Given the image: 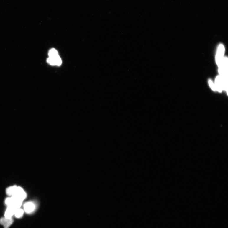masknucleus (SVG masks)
<instances>
[{
    "mask_svg": "<svg viewBox=\"0 0 228 228\" xmlns=\"http://www.w3.org/2000/svg\"><path fill=\"white\" fill-rule=\"evenodd\" d=\"M225 51L224 47L222 45L219 46L216 57V61L217 65L220 68L222 64L224 58V54Z\"/></svg>",
    "mask_w": 228,
    "mask_h": 228,
    "instance_id": "obj_1",
    "label": "nucleus"
},
{
    "mask_svg": "<svg viewBox=\"0 0 228 228\" xmlns=\"http://www.w3.org/2000/svg\"><path fill=\"white\" fill-rule=\"evenodd\" d=\"M12 196L19 200L23 201L26 197L27 195L22 188L19 187H17L14 194Z\"/></svg>",
    "mask_w": 228,
    "mask_h": 228,
    "instance_id": "obj_2",
    "label": "nucleus"
},
{
    "mask_svg": "<svg viewBox=\"0 0 228 228\" xmlns=\"http://www.w3.org/2000/svg\"><path fill=\"white\" fill-rule=\"evenodd\" d=\"M47 61L52 66H60L62 63L61 59L59 55L55 57H49L47 59Z\"/></svg>",
    "mask_w": 228,
    "mask_h": 228,
    "instance_id": "obj_3",
    "label": "nucleus"
},
{
    "mask_svg": "<svg viewBox=\"0 0 228 228\" xmlns=\"http://www.w3.org/2000/svg\"><path fill=\"white\" fill-rule=\"evenodd\" d=\"M215 83L216 90L219 92H221L223 89H225L224 84L220 76L216 77Z\"/></svg>",
    "mask_w": 228,
    "mask_h": 228,
    "instance_id": "obj_4",
    "label": "nucleus"
},
{
    "mask_svg": "<svg viewBox=\"0 0 228 228\" xmlns=\"http://www.w3.org/2000/svg\"><path fill=\"white\" fill-rule=\"evenodd\" d=\"M13 221L12 218H2L0 219V224L3 225L4 228H8L12 224Z\"/></svg>",
    "mask_w": 228,
    "mask_h": 228,
    "instance_id": "obj_5",
    "label": "nucleus"
},
{
    "mask_svg": "<svg viewBox=\"0 0 228 228\" xmlns=\"http://www.w3.org/2000/svg\"><path fill=\"white\" fill-rule=\"evenodd\" d=\"M17 209L12 206H8L5 214V217L11 218L13 215L14 214L16 210Z\"/></svg>",
    "mask_w": 228,
    "mask_h": 228,
    "instance_id": "obj_6",
    "label": "nucleus"
},
{
    "mask_svg": "<svg viewBox=\"0 0 228 228\" xmlns=\"http://www.w3.org/2000/svg\"><path fill=\"white\" fill-rule=\"evenodd\" d=\"M24 208L26 212L31 213L35 209V206L31 202H28L24 205Z\"/></svg>",
    "mask_w": 228,
    "mask_h": 228,
    "instance_id": "obj_7",
    "label": "nucleus"
},
{
    "mask_svg": "<svg viewBox=\"0 0 228 228\" xmlns=\"http://www.w3.org/2000/svg\"><path fill=\"white\" fill-rule=\"evenodd\" d=\"M17 186H14L8 188L6 190L7 194L8 195L12 196L14 194Z\"/></svg>",
    "mask_w": 228,
    "mask_h": 228,
    "instance_id": "obj_8",
    "label": "nucleus"
},
{
    "mask_svg": "<svg viewBox=\"0 0 228 228\" xmlns=\"http://www.w3.org/2000/svg\"><path fill=\"white\" fill-rule=\"evenodd\" d=\"M49 57H55L59 55L58 51L54 48L50 49L49 52Z\"/></svg>",
    "mask_w": 228,
    "mask_h": 228,
    "instance_id": "obj_9",
    "label": "nucleus"
},
{
    "mask_svg": "<svg viewBox=\"0 0 228 228\" xmlns=\"http://www.w3.org/2000/svg\"><path fill=\"white\" fill-rule=\"evenodd\" d=\"M24 213L23 210L22 209L19 208L17 209L15 213V215L17 218H20L22 216Z\"/></svg>",
    "mask_w": 228,
    "mask_h": 228,
    "instance_id": "obj_10",
    "label": "nucleus"
},
{
    "mask_svg": "<svg viewBox=\"0 0 228 228\" xmlns=\"http://www.w3.org/2000/svg\"><path fill=\"white\" fill-rule=\"evenodd\" d=\"M209 83L210 88H211L213 90H214V91L216 90V86H215V85L214 84L211 80H209Z\"/></svg>",
    "mask_w": 228,
    "mask_h": 228,
    "instance_id": "obj_11",
    "label": "nucleus"
}]
</instances>
